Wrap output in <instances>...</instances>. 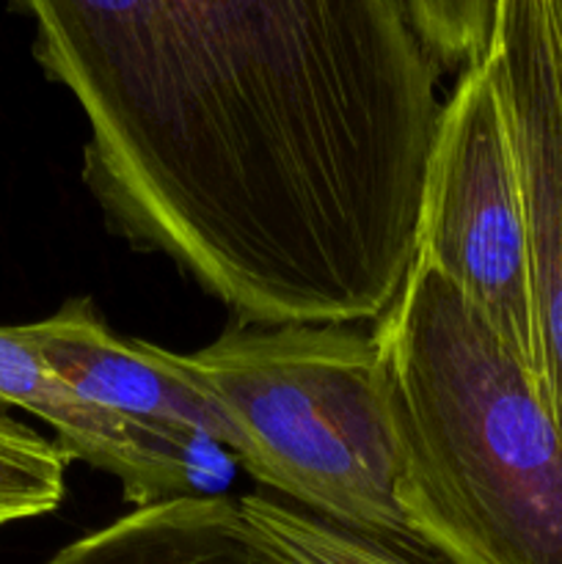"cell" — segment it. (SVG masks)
Masks as SVG:
<instances>
[{
	"instance_id": "obj_1",
	"label": "cell",
	"mask_w": 562,
	"mask_h": 564,
	"mask_svg": "<svg viewBox=\"0 0 562 564\" xmlns=\"http://www.w3.org/2000/svg\"><path fill=\"white\" fill-rule=\"evenodd\" d=\"M116 235L240 325L380 319L444 102L402 0H6Z\"/></svg>"
},
{
	"instance_id": "obj_2",
	"label": "cell",
	"mask_w": 562,
	"mask_h": 564,
	"mask_svg": "<svg viewBox=\"0 0 562 564\" xmlns=\"http://www.w3.org/2000/svg\"><path fill=\"white\" fill-rule=\"evenodd\" d=\"M375 339L413 532L444 564H562V435L523 364L417 257Z\"/></svg>"
},
{
	"instance_id": "obj_3",
	"label": "cell",
	"mask_w": 562,
	"mask_h": 564,
	"mask_svg": "<svg viewBox=\"0 0 562 564\" xmlns=\"http://www.w3.org/2000/svg\"><path fill=\"white\" fill-rule=\"evenodd\" d=\"M229 427V455L264 488L419 564H444L397 505V438L375 334L353 325H240L169 350Z\"/></svg>"
},
{
	"instance_id": "obj_4",
	"label": "cell",
	"mask_w": 562,
	"mask_h": 564,
	"mask_svg": "<svg viewBox=\"0 0 562 564\" xmlns=\"http://www.w3.org/2000/svg\"><path fill=\"white\" fill-rule=\"evenodd\" d=\"M413 257L472 303L543 394L527 204L505 105L483 58L461 72L441 108Z\"/></svg>"
},
{
	"instance_id": "obj_5",
	"label": "cell",
	"mask_w": 562,
	"mask_h": 564,
	"mask_svg": "<svg viewBox=\"0 0 562 564\" xmlns=\"http://www.w3.org/2000/svg\"><path fill=\"white\" fill-rule=\"evenodd\" d=\"M483 61L516 147L527 204L543 400L562 435V53L545 0H499Z\"/></svg>"
},
{
	"instance_id": "obj_6",
	"label": "cell",
	"mask_w": 562,
	"mask_h": 564,
	"mask_svg": "<svg viewBox=\"0 0 562 564\" xmlns=\"http://www.w3.org/2000/svg\"><path fill=\"white\" fill-rule=\"evenodd\" d=\"M20 330L42 361L94 405L152 430L193 455L202 444L229 449L224 416L176 372L169 350L116 336L91 297H72L55 314L20 325Z\"/></svg>"
},
{
	"instance_id": "obj_7",
	"label": "cell",
	"mask_w": 562,
	"mask_h": 564,
	"mask_svg": "<svg viewBox=\"0 0 562 564\" xmlns=\"http://www.w3.org/2000/svg\"><path fill=\"white\" fill-rule=\"evenodd\" d=\"M0 408L42 419L69 463L83 460L119 479L132 507L196 496L193 452L77 394L42 361L20 325L0 328Z\"/></svg>"
},
{
	"instance_id": "obj_8",
	"label": "cell",
	"mask_w": 562,
	"mask_h": 564,
	"mask_svg": "<svg viewBox=\"0 0 562 564\" xmlns=\"http://www.w3.org/2000/svg\"><path fill=\"white\" fill-rule=\"evenodd\" d=\"M47 564H279L253 540L235 499L176 496L136 507L64 545Z\"/></svg>"
},
{
	"instance_id": "obj_9",
	"label": "cell",
	"mask_w": 562,
	"mask_h": 564,
	"mask_svg": "<svg viewBox=\"0 0 562 564\" xmlns=\"http://www.w3.org/2000/svg\"><path fill=\"white\" fill-rule=\"evenodd\" d=\"M237 501L253 540L279 564H419L262 494Z\"/></svg>"
},
{
	"instance_id": "obj_10",
	"label": "cell",
	"mask_w": 562,
	"mask_h": 564,
	"mask_svg": "<svg viewBox=\"0 0 562 564\" xmlns=\"http://www.w3.org/2000/svg\"><path fill=\"white\" fill-rule=\"evenodd\" d=\"M66 466L69 457L55 441L0 413V529L58 510Z\"/></svg>"
},
{
	"instance_id": "obj_11",
	"label": "cell",
	"mask_w": 562,
	"mask_h": 564,
	"mask_svg": "<svg viewBox=\"0 0 562 564\" xmlns=\"http://www.w3.org/2000/svg\"><path fill=\"white\" fill-rule=\"evenodd\" d=\"M439 69H468L485 55L499 0H402Z\"/></svg>"
},
{
	"instance_id": "obj_12",
	"label": "cell",
	"mask_w": 562,
	"mask_h": 564,
	"mask_svg": "<svg viewBox=\"0 0 562 564\" xmlns=\"http://www.w3.org/2000/svg\"><path fill=\"white\" fill-rule=\"evenodd\" d=\"M545 3H549L551 25H554L556 44H560V53H562V0H545Z\"/></svg>"
}]
</instances>
